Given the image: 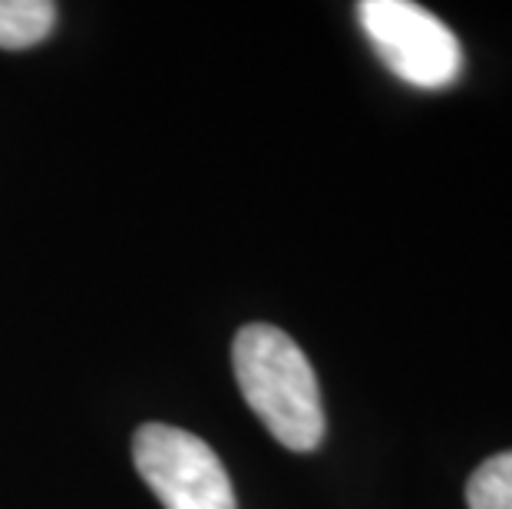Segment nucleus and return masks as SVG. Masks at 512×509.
<instances>
[{
	"label": "nucleus",
	"mask_w": 512,
	"mask_h": 509,
	"mask_svg": "<svg viewBox=\"0 0 512 509\" xmlns=\"http://www.w3.org/2000/svg\"><path fill=\"white\" fill-rule=\"evenodd\" d=\"M235 381L281 447L311 453L324 440L321 387L304 351L275 324H245L232 344Z\"/></svg>",
	"instance_id": "nucleus-1"
},
{
	"label": "nucleus",
	"mask_w": 512,
	"mask_h": 509,
	"mask_svg": "<svg viewBox=\"0 0 512 509\" xmlns=\"http://www.w3.org/2000/svg\"><path fill=\"white\" fill-rule=\"evenodd\" d=\"M367 40L403 83L443 90L463 70V50L453 30L410 0H364L357 7Z\"/></svg>",
	"instance_id": "nucleus-2"
},
{
	"label": "nucleus",
	"mask_w": 512,
	"mask_h": 509,
	"mask_svg": "<svg viewBox=\"0 0 512 509\" xmlns=\"http://www.w3.org/2000/svg\"><path fill=\"white\" fill-rule=\"evenodd\" d=\"M139 476L166 509H238L219 453L169 424H143L133 437Z\"/></svg>",
	"instance_id": "nucleus-3"
},
{
	"label": "nucleus",
	"mask_w": 512,
	"mask_h": 509,
	"mask_svg": "<svg viewBox=\"0 0 512 509\" xmlns=\"http://www.w3.org/2000/svg\"><path fill=\"white\" fill-rule=\"evenodd\" d=\"M57 24V7L47 0H0V50L34 47Z\"/></svg>",
	"instance_id": "nucleus-4"
},
{
	"label": "nucleus",
	"mask_w": 512,
	"mask_h": 509,
	"mask_svg": "<svg viewBox=\"0 0 512 509\" xmlns=\"http://www.w3.org/2000/svg\"><path fill=\"white\" fill-rule=\"evenodd\" d=\"M470 509H512V450L479 463L466 486Z\"/></svg>",
	"instance_id": "nucleus-5"
}]
</instances>
